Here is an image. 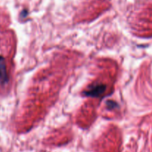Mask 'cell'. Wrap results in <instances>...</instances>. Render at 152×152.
<instances>
[{
    "instance_id": "cell-1",
    "label": "cell",
    "mask_w": 152,
    "mask_h": 152,
    "mask_svg": "<svg viewBox=\"0 0 152 152\" xmlns=\"http://www.w3.org/2000/svg\"><path fill=\"white\" fill-rule=\"evenodd\" d=\"M7 82H8V77H7L5 61L2 56H0V83L1 84H4Z\"/></svg>"
},
{
    "instance_id": "cell-2",
    "label": "cell",
    "mask_w": 152,
    "mask_h": 152,
    "mask_svg": "<svg viewBox=\"0 0 152 152\" xmlns=\"http://www.w3.org/2000/svg\"><path fill=\"white\" fill-rule=\"evenodd\" d=\"M105 90V86L103 85H98V86H94L93 88H90L88 91L86 92L87 96H98L102 94Z\"/></svg>"
}]
</instances>
